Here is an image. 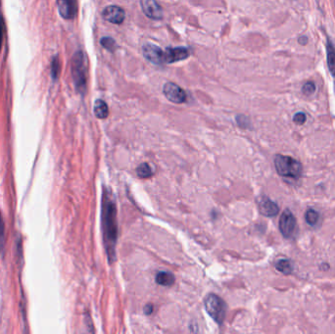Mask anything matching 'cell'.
Segmentation results:
<instances>
[{
    "label": "cell",
    "instance_id": "1",
    "mask_svg": "<svg viewBox=\"0 0 335 334\" xmlns=\"http://www.w3.org/2000/svg\"><path fill=\"white\" fill-rule=\"evenodd\" d=\"M117 214L114 201L107 192L103 194L102 202V221L104 230V244L109 261L115 260V247L118 236Z\"/></svg>",
    "mask_w": 335,
    "mask_h": 334
},
{
    "label": "cell",
    "instance_id": "27",
    "mask_svg": "<svg viewBox=\"0 0 335 334\" xmlns=\"http://www.w3.org/2000/svg\"><path fill=\"white\" fill-rule=\"evenodd\" d=\"M307 42H308V39H307L306 37H301V38L299 39V43L302 44V45L307 44Z\"/></svg>",
    "mask_w": 335,
    "mask_h": 334
},
{
    "label": "cell",
    "instance_id": "21",
    "mask_svg": "<svg viewBox=\"0 0 335 334\" xmlns=\"http://www.w3.org/2000/svg\"><path fill=\"white\" fill-rule=\"evenodd\" d=\"M316 91V84L313 82H308L303 85L302 87V92L305 95H312Z\"/></svg>",
    "mask_w": 335,
    "mask_h": 334
},
{
    "label": "cell",
    "instance_id": "8",
    "mask_svg": "<svg viewBox=\"0 0 335 334\" xmlns=\"http://www.w3.org/2000/svg\"><path fill=\"white\" fill-rule=\"evenodd\" d=\"M296 228V219L290 210L286 209L281 215L279 219V230L281 234L288 238L295 231Z\"/></svg>",
    "mask_w": 335,
    "mask_h": 334
},
{
    "label": "cell",
    "instance_id": "6",
    "mask_svg": "<svg viewBox=\"0 0 335 334\" xmlns=\"http://www.w3.org/2000/svg\"><path fill=\"white\" fill-rule=\"evenodd\" d=\"M163 92L168 101L175 103V104H181L185 102L186 100V93L185 91L177 84L168 82L164 85Z\"/></svg>",
    "mask_w": 335,
    "mask_h": 334
},
{
    "label": "cell",
    "instance_id": "14",
    "mask_svg": "<svg viewBox=\"0 0 335 334\" xmlns=\"http://www.w3.org/2000/svg\"><path fill=\"white\" fill-rule=\"evenodd\" d=\"M94 115L98 119H106L109 115V108L105 101L102 99H97L94 104Z\"/></svg>",
    "mask_w": 335,
    "mask_h": 334
},
{
    "label": "cell",
    "instance_id": "20",
    "mask_svg": "<svg viewBox=\"0 0 335 334\" xmlns=\"http://www.w3.org/2000/svg\"><path fill=\"white\" fill-rule=\"evenodd\" d=\"M100 44H101L106 50H108V51H110V52H114V51H116L117 48H118V45H117L116 42H115L112 38H110V37L102 38L101 41H100Z\"/></svg>",
    "mask_w": 335,
    "mask_h": 334
},
{
    "label": "cell",
    "instance_id": "18",
    "mask_svg": "<svg viewBox=\"0 0 335 334\" xmlns=\"http://www.w3.org/2000/svg\"><path fill=\"white\" fill-rule=\"evenodd\" d=\"M305 219L306 222L310 224V225H316L320 220V215L319 213L314 209L307 210L306 214H305Z\"/></svg>",
    "mask_w": 335,
    "mask_h": 334
},
{
    "label": "cell",
    "instance_id": "4",
    "mask_svg": "<svg viewBox=\"0 0 335 334\" xmlns=\"http://www.w3.org/2000/svg\"><path fill=\"white\" fill-rule=\"evenodd\" d=\"M205 309L210 317L219 325L223 323L225 318V304L216 294H210L205 299Z\"/></svg>",
    "mask_w": 335,
    "mask_h": 334
},
{
    "label": "cell",
    "instance_id": "26",
    "mask_svg": "<svg viewBox=\"0 0 335 334\" xmlns=\"http://www.w3.org/2000/svg\"><path fill=\"white\" fill-rule=\"evenodd\" d=\"M144 311L147 315H150L153 312V306L152 305H146L144 308Z\"/></svg>",
    "mask_w": 335,
    "mask_h": 334
},
{
    "label": "cell",
    "instance_id": "19",
    "mask_svg": "<svg viewBox=\"0 0 335 334\" xmlns=\"http://www.w3.org/2000/svg\"><path fill=\"white\" fill-rule=\"evenodd\" d=\"M61 71V63L58 56H55L51 62V77L53 80H57Z\"/></svg>",
    "mask_w": 335,
    "mask_h": 334
},
{
    "label": "cell",
    "instance_id": "22",
    "mask_svg": "<svg viewBox=\"0 0 335 334\" xmlns=\"http://www.w3.org/2000/svg\"><path fill=\"white\" fill-rule=\"evenodd\" d=\"M293 122L297 125H303L306 122V115L303 112H298L294 115Z\"/></svg>",
    "mask_w": 335,
    "mask_h": 334
},
{
    "label": "cell",
    "instance_id": "24",
    "mask_svg": "<svg viewBox=\"0 0 335 334\" xmlns=\"http://www.w3.org/2000/svg\"><path fill=\"white\" fill-rule=\"evenodd\" d=\"M3 241H4V223H3V219L0 213V249L2 248Z\"/></svg>",
    "mask_w": 335,
    "mask_h": 334
},
{
    "label": "cell",
    "instance_id": "5",
    "mask_svg": "<svg viewBox=\"0 0 335 334\" xmlns=\"http://www.w3.org/2000/svg\"><path fill=\"white\" fill-rule=\"evenodd\" d=\"M191 54V51L187 47H167L164 51V60L166 64H172L174 62L187 59Z\"/></svg>",
    "mask_w": 335,
    "mask_h": 334
},
{
    "label": "cell",
    "instance_id": "17",
    "mask_svg": "<svg viewBox=\"0 0 335 334\" xmlns=\"http://www.w3.org/2000/svg\"><path fill=\"white\" fill-rule=\"evenodd\" d=\"M136 172H137V175L139 177H142V178L150 177L153 174L152 167H150L149 164H147V163L140 164L136 168Z\"/></svg>",
    "mask_w": 335,
    "mask_h": 334
},
{
    "label": "cell",
    "instance_id": "13",
    "mask_svg": "<svg viewBox=\"0 0 335 334\" xmlns=\"http://www.w3.org/2000/svg\"><path fill=\"white\" fill-rule=\"evenodd\" d=\"M327 60L329 70L333 77H335V46L330 40L327 42Z\"/></svg>",
    "mask_w": 335,
    "mask_h": 334
},
{
    "label": "cell",
    "instance_id": "10",
    "mask_svg": "<svg viewBox=\"0 0 335 334\" xmlns=\"http://www.w3.org/2000/svg\"><path fill=\"white\" fill-rule=\"evenodd\" d=\"M60 16L65 20H73L78 14L77 0H57Z\"/></svg>",
    "mask_w": 335,
    "mask_h": 334
},
{
    "label": "cell",
    "instance_id": "11",
    "mask_svg": "<svg viewBox=\"0 0 335 334\" xmlns=\"http://www.w3.org/2000/svg\"><path fill=\"white\" fill-rule=\"evenodd\" d=\"M140 5L143 13L149 19L152 20L163 19L164 16L163 9L156 0H140Z\"/></svg>",
    "mask_w": 335,
    "mask_h": 334
},
{
    "label": "cell",
    "instance_id": "7",
    "mask_svg": "<svg viewBox=\"0 0 335 334\" xmlns=\"http://www.w3.org/2000/svg\"><path fill=\"white\" fill-rule=\"evenodd\" d=\"M143 56L151 63L155 65L165 64L164 60V51L157 45L153 43H146L142 46Z\"/></svg>",
    "mask_w": 335,
    "mask_h": 334
},
{
    "label": "cell",
    "instance_id": "23",
    "mask_svg": "<svg viewBox=\"0 0 335 334\" xmlns=\"http://www.w3.org/2000/svg\"><path fill=\"white\" fill-rule=\"evenodd\" d=\"M6 32V27H5V22L2 16H0V49L2 47V43H3V39H4V35Z\"/></svg>",
    "mask_w": 335,
    "mask_h": 334
},
{
    "label": "cell",
    "instance_id": "9",
    "mask_svg": "<svg viewBox=\"0 0 335 334\" xmlns=\"http://www.w3.org/2000/svg\"><path fill=\"white\" fill-rule=\"evenodd\" d=\"M103 18L112 24L115 25H121L126 18V12L123 8L116 6V5H110L104 8L102 12Z\"/></svg>",
    "mask_w": 335,
    "mask_h": 334
},
{
    "label": "cell",
    "instance_id": "3",
    "mask_svg": "<svg viewBox=\"0 0 335 334\" xmlns=\"http://www.w3.org/2000/svg\"><path fill=\"white\" fill-rule=\"evenodd\" d=\"M275 166L279 175L297 179L302 174V165L292 157L279 154L275 158Z\"/></svg>",
    "mask_w": 335,
    "mask_h": 334
},
{
    "label": "cell",
    "instance_id": "12",
    "mask_svg": "<svg viewBox=\"0 0 335 334\" xmlns=\"http://www.w3.org/2000/svg\"><path fill=\"white\" fill-rule=\"evenodd\" d=\"M258 206L262 215L266 217H275L279 214V206L268 197H261L258 200Z\"/></svg>",
    "mask_w": 335,
    "mask_h": 334
},
{
    "label": "cell",
    "instance_id": "15",
    "mask_svg": "<svg viewBox=\"0 0 335 334\" xmlns=\"http://www.w3.org/2000/svg\"><path fill=\"white\" fill-rule=\"evenodd\" d=\"M174 276L168 272H160L156 276V282L162 286H171L174 283Z\"/></svg>",
    "mask_w": 335,
    "mask_h": 334
},
{
    "label": "cell",
    "instance_id": "16",
    "mask_svg": "<svg viewBox=\"0 0 335 334\" xmlns=\"http://www.w3.org/2000/svg\"><path fill=\"white\" fill-rule=\"evenodd\" d=\"M276 269L283 275H290L292 273V270H293L291 262L287 259L279 260L276 264Z\"/></svg>",
    "mask_w": 335,
    "mask_h": 334
},
{
    "label": "cell",
    "instance_id": "25",
    "mask_svg": "<svg viewBox=\"0 0 335 334\" xmlns=\"http://www.w3.org/2000/svg\"><path fill=\"white\" fill-rule=\"evenodd\" d=\"M236 120H237V123L239 124V125H241L242 127H246L247 126V125H245V122H248V119L246 117H244V116H238L236 118Z\"/></svg>",
    "mask_w": 335,
    "mask_h": 334
},
{
    "label": "cell",
    "instance_id": "2",
    "mask_svg": "<svg viewBox=\"0 0 335 334\" xmlns=\"http://www.w3.org/2000/svg\"><path fill=\"white\" fill-rule=\"evenodd\" d=\"M71 63L72 77L76 90L81 94H84L87 88V64L84 52L82 50L77 51L73 55Z\"/></svg>",
    "mask_w": 335,
    "mask_h": 334
}]
</instances>
